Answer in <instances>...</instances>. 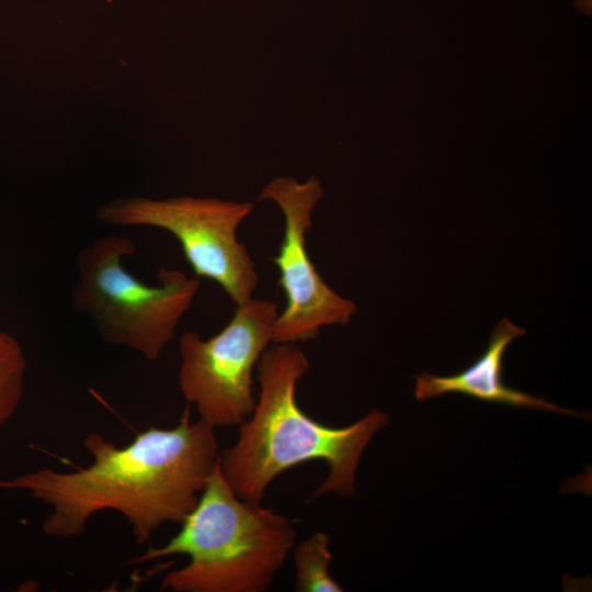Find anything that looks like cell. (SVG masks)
I'll return each mask as SVG.
<instances>
[{
    "label": "cell",
    "instance_id": "obj_1",
    "mask_svg": "<svg viewBox=\"0 0 592 592\" xmlns=\"http://www.w3.org/2000/svg\"><path fill=\"white\" fill-rule=\"evenodd\" d=\"M215 428L192 421L186 409L169 429L150 426L117 446L92 432L83 440L92 462L71 471L43 467L0 480L49 508L42 523L47 536L82 535L103 511L119 513L138 545L149 544L167 523L181 524L195 508L219 463Z\"/></svg>",
    "mask_w": 592,
    "mask_h": 592
},
{
    "label": "cell",
    "instance_id": "obj_2",
    "mask_svg": "<svg viewBox=\"0 0 592 592\" xmlns=\"http://www.w3.org/2000/svg\"><path fill=\"white\" fill-rule=\"evenodd\" d=\"M309 367L297 343H274L259 360L253 411L239 425L236 442L219 455L220 471L240 498L261 502L277 476L311 460H323L328 466V475L311 499L353 494L361 456L388 423V415L373 410L342 428L309 417L296 398L297 385Z\"/></svg>",
    "mask_w": 592,
    "mask_h": 592
},
{
    "label": "cell",
    "instance_id": "obj_3",
    "mask_svg": "<svg viewBox=\"0 0 592 592\" xmlns=\"http://www.w3.org/2000/svg\"><path fill=\"white\" fill-rule=\"evenodd\" d=\"M180 531L162 546H149L132 563L184 555L160 589L172 592H264L295 545L294 522L261 502L240 498L219 463Z\"/></svg>",
    "mask_w": 592,
    "mask_h": 592
},
{
    "label": "cell",
    "instance_id": "obj_4",
    "mask_svg": "<svg viewBox=\"0 0 592 592\" xmlns=\"http://www.w3.org/2000/svg\"><path fill=\"white\" fill-rule=\"evenodd\" d=\"M135 253L134 240L115 234L84 246L76 258L71 300L106 343L157 361L175 338L198 293L200 281L177 269L161 267L158 284H145L123 264Z\"/></svg>",
    "mask_w": 592,
    "mask_h": 592
},
{
    "label": "cell",
    "instance_id": "obj_5",
    "mask_svg": "<svg viewBox=\"0 0 592 592\" xmlns=\"http://www.w3.org/2000/svg\"><path fill=\"white\" fill-rule=\"evenodd\" d=\"M253 208L251 202L217 197H128L102 205L96 217L119 227L166 230L178 240L195 277L215 282L239 305L254 297L259 284L255 263L238 238Z\"/></svg>",
    "mask_w": 592,
    "mask_h": 592
},
{
    "label": "cell",
    "instance_id": "obj_6",
    "mask_svg": "<svg viewBox=\"0 0 592 592\" xmlns=\"http://www.w3.org/2000/svg\"><path fill=\"white\" fill-rule=\"evenodd\" d=\"M275 303L252 297L236 305L228 323L204 339L196 331L179 340V387L200 419L212 426H239L253 411L254 372L273 343Z\"/></svg>",
    "mask_w": 592,
    "mask_h": 592
},
{
    "label": "cell",
    "instance_id": "obj_7",
    "mask_svg": "<svg viewBox=\"0 0 592 592\" xmlns=\"http://www.w3.org/2000/svg\"><path fill=\"white\" fill-rule=\"evenodd\" d=\"M323 196L320 180L298 181L277 177L260 191L259 198L273 202L282 212L284 231L273 263L286 303L277 314L273 343H299L316 339L322 328L346 326L356 305L333 291L323 280L307 249L312 214Z\"/></svg>",
    "mask_w": 592,
    "mask_h": 592
},
{
    "label": "cell",
    "instance_id": "obj_8",
    "mask_svg": "<svg viewBox=\"0 0 592 592\" xmlns=\"http://www.w3.org/2000/svg\"><path fill=\"white\" fill-rule=\"evenodd\" d=\"M526 330L503 318L493 328L485 352L468 367L449 376H436L423 372L415 377L414 396L423 401L449 392L463 394L482 401L519 408L540 409L567 415L580 413L556 406L542 397H535L508 387L502 379L503 358L509 345Z\"/></svg>",
    "mask_w": 592,
    "mask_h": 592
},
{
    "label": "cell",
    "instance_id": "obj_9",
    "mask_svg": "<svg viewBox=\"0 0 592 592\" xmlns=\"http://www.w3.org/2000/svg\"><path fill=\"white\" fill-rule=\"evenodd\" d=\"M330 537L319 531L293 547L295 591L342 592L343 588L330 573L332 554Z\"/></svg>",
    "mask_w": 592,
    "mask_h": 592
},
{
    "label": "cell",
    "instance_id": "obj_10",
    "mask_svg": "<svg viewBox=\"0 0 592 592\" xmlns=\"http://www.w3.org/2000/svg\"><path fill=\"white\" fill-rule=\"evenodd\" d=\"M27 362L20 342L0 330V429L16 412L25 388Z\"/></svg>",
    "mask_w": 592,
    "mask_h": 592
}]
</instances>
